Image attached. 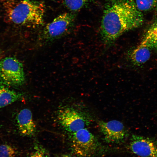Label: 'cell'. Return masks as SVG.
Here are the masks:
<instances>
[{
    "label": "cell",
    "instance_id": "6da1fadb",
    "mask_svg": "<svg viewBox=\"0 0 157 157\" xmlns=\"http://www.w3.org/2000/svg\"><path fill=\"white\" fill-rule=\"evenodd\" d=\"M143 22V14L134 0H111L104 11L100 28L102 40L110 46L123 33L139 27Z\"/></svg>",
    "mask_w": 157,
    "mask_h": 157
},
{
    "label": "cell",
    "instance_id": "7a4b0ae2",
    "mask_svg": "<svg viewBox=\"0 0 157 157\" xmlns=\"http://www.w3.org/2000/svg\"><path fill=\"white\" fill-rule=\"evenodd\" d=\"M6 20L10 23L27 27H36L43 23V4L30 0H13L3 6Z\"/></svg>",
    "mask_w": 157,
    "mask_h": 157
},
{
    "label": "cell",
    "instance_id": "3957f363",
    "mask_svg": "<svg viewBox=\"0 0 157 157\" xmlns=\"http://www.w3.org/2000/svg\"><path fill=\"white\" fill-rule=\"evenodd\" d=\"M25 76L22 64L13 57L0 61V82L7 86H19L24 83Z\"/></svg>",
    "mask_w": 157,
    "mask_h": 157
},
{
    "label": "cell",
    "instance_id": "277c9868",
    "mask_svg": "<svg viewBox=\"0 0 157 157\" xmlns=\"http://www.w3.org/2000/svg\"><path fill=\"white\" fill-rule=\"evenodd\" d=\"M75 15L70 13L61 14L47 24L43 29L40 38L45 42L59 38L69 31L72 26Z\"/></svg>",
    "mask_w": 157,
    "mask_h": 157
},
{
    "label": "cell",
    "instance_id": "5b68a950",
    "mask_svg": "<svg viewBox=\"0 0 157 157\" xmlns=\"http://www.w3.org/2000/svg\"><path fill=\"white\" fill-rule=\"evenodd\" d=\"M71 134L73 149L80 157H92L96 153L98 143L87 129L84 128Z\"/></svg>",
    "mask_w": 157,
    "mask_h": 157
},
{
    "label": "cell",
    "instance_id": "8992f818",
    "mask_svg": "<svg viewBox=\"0 0 157 157\" xmlns=\"http://www.w3.org/2000/svg\"><path fill=\"white\" fill-rule=\"evenodd\" d=\"M57 117L62 127L71 133L84 128L90 123V120L85 114L70 108L60 110Z\"/></svg>",
    "mask_w": 157,
    "mask_h": 157
},
{
    "label": "cell",
    "instance_id": "52a82bcc",
    "mask_svg": "<svg viewBox=\"0 0 157 157\" xmlns=\"http://www.w3.org/2000/svg\"><path fill=\"white\" fill-rule=\"evenodd\" d=\"M128 147L133 154L141 157H157V141L137 135L131 136Z\"/></svg>",
    "mask_w": 157,
    "mask_h": 157
},
{
    "label": "cell",
    "instance_id": "ba28073f",
    "mask_svg": "<svg viewBox=\"0 0 157 157\" xmlns=\"http://www.w3.org/2000/svg\"><path fill=\"white\" fill-rule=\"evenodd\" d=\"M100 130L108 142L118 143L122 142L127 136L128 131L123 124L117 120L99 123Z\"/></svg>",
    "mask_w": 157,
    "mask_h": 157
},
{
    "label": "cell",
    "instance_id": "9c48e42d",
    "mask_svg": "<svg viewBox=\"0 0 157 157\" xmlns=\"http://www.w3.org/2000/svg\"><path fill=\"white\" fill-rule=\"evenodd\" d=\"M16 120L19 131L24 136H31L36 131V126L33 121L30 110L24 108L18 113Z\"/></svg>",
    "mask_w": 157,
    "mask_h": 157
},
{
    "label": "cell",
    "instance_id": "30bf717a",
    "mask_svg": "<svg viewBox=\"0 0 157 157\" xmlns=\"http://www.w3.org/2000/svg\"><path fill=\"white\" fill-rule=\"evenodd\" d=\"M151 55V50L149 48L140 44L130 51L128 56L132 64L139 66L146 63L150 58Z\"/></svg>",
    "mask_w": 157,
    "mask_h": 157
},
{
    "label": "cell",
    "instance_id": "8fae6325",
    "mask_svg": "<svg viewBox=\"0 0 157 157\" xmlns=\"http://www.w3.org/2000/svg\"><path fill=\"white\" fill-rule=\"evenodd\" d=\"M23 97L22 93L17 92L0 84V108L20 100Z\"/></svg>",
    "mask_w": 157,
    "mask_h": 157
},
{
    "label": "cell",
    "instance_id": "7c38bea8",
    "mask_svg": "<svg viewBox=\"0 0 157 157\" xmlns=\"http://www.w3.org/2000/svg\"><path fill=\"white\" fill-rule=\"evenodd\" d=\"M140 44L151 50L157 51V27L152 24L145 34Z\"/></svg>",
    "mask_w": 157,
    "mask_h": 157
},
{
    "label": "cell",
    "instance_id": "4fadbf2b",
    "mask_svg": "<svg viewBox=\"0 0 157 157\" xmlns=\"http://www.w3.org/2000/svg\"><path fill=\"white\" fill-rule=\"evenodd\" d=\"M91 0H64V5L69 10L72 11L78 10L91 2Z\"/></svg>",
    "mask_w": 157,
    "mask_h": 157
},
{
    "label": "cell",
    "instance_id": "5bb4252c",
    "mask_svg": "<svg viewBox=\"0 0 157 157\" xmlns=\"http://www.w3.org/2000/svg\"><path fill=\"white\" fill-rule=\"evenodd\" d=\"M138 9L141 11L151 10L157 7V0H134Z\"/></svg>",
    "mask_w": 157,
    "mask_h": 157
},
{
    "label": "cell",
    "instance_id": "9a60e30c",
    "mask_svg": "<svg viewBox=\"0 0 157 157\" xmlns=\"http://www.w3.org/2000/svg\"><path fill=\"white\" fill-rule=\"evenodd\" d=\"M16 149L11 146L3 144L0 145V157H15Z\"/></svg>",
    "mask_w": 157,
    "mask_h": 157
},
{
    "label": "cell",
    "instance_id": "2e32d148",
    "mask_svg": "<svg viewBox=\"0 0 157 157\" xmlns=\"http://www.w3.org/2000/svg\"><path fill=\"white\" fill-rule=\"evenodd\" d=\"M30 157H45L41 151H37L34 152Z\"/></svg>",
    "mask_w": 157,
    "mask_h": 157
},
{
    "label": "cell",
    "instance_id": "e0dca14e",
    "mask_svg": "<svg viewBox=\"0 0 157 157\" xmlns=\"http://www.w3.org/2000/svg\"><path fill=\"white\" fill-rule=\"evenodd\" d=\"M12 0H0V2H1L3 3V4H6Z\"/></svg>",
    "mask_w": 157,
    "mask_h": 157
},
{
    "label": "cell",
    "instance_id": "ac0fdd59",
    "mask_svg": "<svg viewBox=\"0 0 157 157\" xmlns=\"http://www.w3.org/2000/svg\"><path fill=\"white\" fill-rule=\"evenodd\" d=\"M60 157H76L72 156L69 155H64Z\"/></svg>",
    "mask_w": 157,
    "mask_h": 157
}]
</instances>
